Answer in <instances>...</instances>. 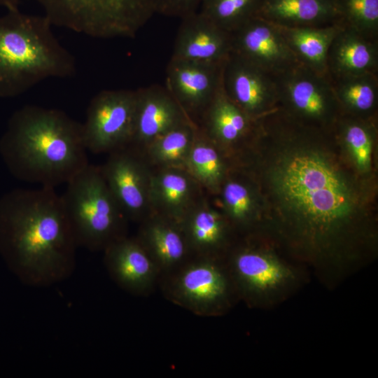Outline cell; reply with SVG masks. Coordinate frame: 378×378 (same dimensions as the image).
<instances>
[{
	"instance_id": "cell-1",
	"label": "cell",
	"mask_w": 378,
	"mask_h": 378,
	"mask_svg": "<svg viewBox=\"0 0 378 378\" xmlns=\"http://www.w3.org/2000/svg\"><path fill=\"white\" fill-rule=\"evenodd\" d=\"M242 170L257 190L260 223L313 260L352 258L375 237V192L332 129L278 108L257 120Z\"/></svg>"
},
{
	"instance_id": "cell-2",
	"label": "cell",
	"mask_w": 378,
	"mask_h": 378,
	"mask_svg": "<svg viewBox=\"0 0 378 378\" xmlns=\"http://www.w3.org/2000/svg\"><path fill=\"white\" fill-rule=\"evenodd\" d=\"M77 247L54 188L15 189L0 199V254L23 284L48 286L69 277Z\"/></svg>"
},
{
	"instance_id": "cell-3",
	"label": "cell",
	"mask_w": 378,
	"mask_h": 378,
	"mask_svg": "<svg viewBox=\"0 0 378 378\" xmlns=\"http://www.w3.org/2000/svg\"><path fill=\"white\" fill-rule=\"evenodd\" d=\"M82 123L64 111L26 105L10 118L0 153L17 178L54 188L88 163Z\"/></svg>"
},
{
	"instance_id": "cell-4",
	"label": "cell",
	"mask_w": 378,
	"mask_h": 378,
	"mask_svg": "<svg viewBox=\"0 0 378 378\" xmlns=\"http://www.w3.org/2000/svg\"><path fill=\"white\" fill-rule=\"evenodd\" d=\"M44 15L19 9L0 16V97H15L46 79L76 74V59Z\"/></svg>"
},
{
	"instance_id": "cell-5",
	"label": "cell",
	"mask_w": 378,
	"mask_h": 378,
	"mask_svg": "<svg viewBox=\"0 0 378 378\" xmlns=\"http://www.w3.org/2000/svg\"><path fill=\"white\" fill-rule=\"evenodd\" d=\"M66 184L60 197L78 246L104 251L127 236L128 219L111 192L99 166L88 164Z\"/></svg>"
},
{
	"instance_id": "cell-6",
	"label": "cell",
	"mask_w": 378,
	"mask_h": 378,
	"mask_svg": "<svg viewBox=\"0 0 378 378\" xmlns=\"http://www.w3.org/2000/svg\"><path fill=\"white\" fill-rule=\"evenodd\" d=\"M52 25L92 38H133L155 13L153 0H36Z\"/></svg>"
},
{
	"instance_id": "cell-7",
	"label": "cell",
	"mask_w": 378,
	"mask_h": 378,
	"mask_svg": "<svg viewBox=\"0 0 378 378\" xmlns=\"http://www.w3.org/2000/svg\"><path fill=\"white\" fill-rule=\"evenodd\" d=\"M158 286L172 303L203 317L225 314L239 298L225 256L194 255L162 275Z\"/></svg>"
},
{
	"instance_id": "cell-8",
	"label": "cell",
	"mask_w": 378,
	"mask_h": 378,
	"mask_svg": "<svg viewBox=\"0 0 378 378\" xmlns=\"http://www.w3.org/2000/svg\"><path fill=\"white\" fill-rule=\"evenodd\" d=\"M225 259L239 298L251 306L281 294L295 279L288 266L251 238L232 244Z\"/></svg>"
},
{
	"instance_id": "cell-9",
	"label": "cell",
	"mask_w": 378,
	"mask_h": 378,
	"mask_svg": "<svg viewBox=\"0 0 378 378\" xmlns=\"http://www.w3.org/2000/svg\"><path fill=\"white\" fill-rule=\"evenodd\" d=\"M274 77L281 109L303 123L333 127L342 111L328 75L299 64Z\"/></svg>"
},
{
	"instance_id": "cell-10",
	"label": "cell",
	"mask_w": 378,
	"mask_h": 378,
	"mask_svg": "<svg viewBox=\"0 0 378 378\" xmlns=\"http://www.w3.org/2000/svg\"><path fill=\"white\" fill-rule=\"evenodd\" d=\"M136 99V90H104L92 97L82 123L88 150L109 154L130 145Z\"/></svg>"
},
{
	"instance_id": "cell-11",
	"label": "cell",
	"mask_w": 378,
	"mask_h": 378,
	"mask_svg": "<svg viewBox=\"0 0 378 378\" xmlns=\"http://www.w3.org/2000/svg\"><path fill=\"white\" fill-rule=\"evenodd\" d=\"M99 167L128 220L140 223L153 213L150 201L152 169L141 153L127 146L109 153Z\"/></svg>"
},
{
	"instance_id": "cell-12",
	"label": "cell",
	"mask_w": 378,
	"mask_h": 378,
	"mask_svg": "<svg viewBox=\"0 0 378 378\" xmlns=\"http://www.w3.org/2000/svg\"><path fill=\"white\" fill-rule=\"evenodd\" d=\"M223 64L171 57L166 69V88L196 125L222 87Z\"/></svg>"
},
{
	"instance_id": "cell-13",
	"label": "cell",
	"mask_w": 378,
	"mask_h": 378,
	"mask_svg": "<svg viewBox=\"0 0 378 378\" xmlns=\"http://www.w3.org/2000/svg\"><path fill=\"white\" fill-rule=\"evenodd\" d=\"M222 85L228 98L255 120L279 108L275 77L233 52L223 64Z\"/></svg>"
},
{
	"instance_id": "cell-14",
	"label": "cell",
	"mask_w": 378,
	"mask_h": 378,
	"mask_svg": "<svg viewBox=\"0 0 378 378\" xmlns=\"http://www.w3.org/2000/svg\"><path fill=\"white\" fill-rule=\"evenodd\" d=\"M231 34L232 52L276 76L299 64L279 27L255 16Z\"/></svg>"
},
{
	"instance_id": "cell-15",
	"label": "cell",
	"mask_w": 378,
	"mask_h": 378,
	"mask_svg": "<svg viewBox=\"0 0 378 378\" xmlns=\"http://www.w3.org/2000/svg\"><path fill=\"white\" fill-rule=\"evenodd\" d=\"M103 251L110 276L126 292L147 296L159 285L160 272L136 237H121Z\"/></svg>"
},
{
	"instance_id": "cell-16",
	"label": "cell",
	"mask_w": 378,
	"mask_h": 378,
	"mask_svg": "<svg viewBox=\"0 0 378 378\" xmlns=\"http://www.w3.org/2000/svg\"><path fill=\"white\" fill-rule=\"evenodd\" d=\"M136 94L134 134L129 146L139 153L164 133L191 121L166 87L152 85L136 90Z\"/></svg>"
},
{
	"instance_id": "cell-17",
	"label": "cell",
	"mask_w": 378,
	"mask_h": 378,
	"mask_svg": "<svg viewBox=\"0 0 378 378\" xmlns=\"http://www.w3.org/2000/svg\"><path fill=\"white\" fill-rule=\"evenodd\" d=\"M172 57L223 64L232 52L231 34L200 12L181 19Z\"/></svg>"
},
{
	"instance_id": "cell-18",
	"label": "cell",
	"mask_w": 378,
	"mask_h": 378,
	"mask_svg": "<svg viewBox=\"0 0 378 378\" xmlns=\"http://www.w3.org/2000/svg\"><path fill=\"white\" fill-rule=\"evenodd\" d=\"M136 237L159 269L161 276L194 255L181 223L157 213H152L140 223Z\"/></svg>"
},
{
	"instance_id": "cell-19",
	"label": "cell",
	"mask_w": 378,
	"mask_h": 378,
	"mask_svg": "<svg viewBox=\"0 0 378 378\" xmlns=\"http://www.w3.org/2000/svg\"><path fill=\"white\" fill-rule=\"evenodd\" d=\"M180 223L193 255L224 257L232 244L234 228L223 211L211 206L204 197Z\"/></svg>"
},
{
	"instance_id": "cell-20",
	"label": "cell",
	"mask_w": 378,
	"mask_h": 378,
	"mask_svg": "<svg viewBox=\"0 0 378 378\" xmlns=\"http://www.w3.org/2000/svg\"><path fill=\"white\" fill-rule=\"evenodd\" d=\"M257 120L246 114L225 94L223 85L200 121L198 127L225 153L244 148L252 139Z\"/></svg>"
},
{
	"instance_id": "cell-21",
	"label": "cell",
	"mask_w": 378,
	"mask_h": 378,
	"mask_svg": "<svg viewBox=\"0 0 378 378\" xmlns=\"http://www.w3.org/2000/svg\"><path fill=\"white\" fill-rule=\"evenodd\" d=\"M202 188L184 169L152 170L150 201L153 213L181 222L203 197Z\"/></svg>"
},
{
	"instance_id": "cell-22",
	"label": "cell",
	"mask_w": 378,
	"mask_h": 378,
	"mask_svg": "<svg viewBox=\"0 0 378 378\" xmlns=\"http://www.w3.org/2000/svg\"><path fill=\"white\" fill-rule=\"evenodd\" d=\"M328 76L378 74V39L343 24L328 54Z\"/></svg>"
},
{
	"instance_id": "cell-23",
	"label": "cell",
	"mask_w": 378,
	"mask_h": 378,
	"mask_svg": "<svg viewBox=\"0 0 378 378\" xmlns=\"http://www.w3.org/2000/svg\"><path fill=\"white\" fill-rule=\"evenodd\" d=\"M256 16L281 27L342 23L337 0H262Z\"/></svg>"
},
{
	"instance_id": "cell-24",
	"label": "cell",
	"mask_w": 378,
	"mask_h": 378,
	"mask_svg": "<svg viewBox=\"0 0 378 378\" xmlns=\"http://www.w3.org/2000/svg\"><path fill=\"white\" fill-rule=\"evenodd\" d=\"M342 26V23H336L322 27H277L300 64L327 76L328 51Z\"/></svg>"
},
{
	"instance_id": "cell-25",
	"label": "cell",
	"mask_w": 378,
	"mask_h": 378,
	"mask_svg": "<svg viewBox=\"0 0 378 378\" xmlns=\"http://www.w3.org/2000/svg\"><path fill=\"white\" fill-rule=\"evenodd\" d=\"M239 172L240 176L229 173L218 195L222 211L234 230L248 231L260 223V206L252 181L243 171Z\"/></svg>"
},
{
	"instance_id": "cell-26",
	"label": "cell",
	"mask_w": 378,
	"mask_h": 378,
	"mask_svg": "<svg viewBox=\"0 0 378 378\" xmlns=\"http://www.w3.org/2000/svg\"><path fill=\"white\" fill-rule=\"evenodd\" d=\"M342 113L376 119L378 74L328 76Z\"/></svg>"
},
{
	"instance_id": "cell-27",
	"label": "cell",
	"mask_w": 378,
	"mask_h": 378,
	"mask_svg": "<svg viewBox=\"0 0 378 378\" xmlns=\"http://www.w3.org/2000/svg\"><path fill=\"white\" fill-rule=\"evenodd\" d=\"M224 153L198 127L185 169L214 195H218L230 172Z\"/></svg>"
},
{
	"instance_id": "cell-28",
	"label": "cell",
	"mask_w": 378,
	"mask_h": 378,
	"mask_svg": "<svg viewBox=\"0 0 378 378\" xmlns=\"http://www.w3.org/2000/svg\"><path fill=\"white\" fill-rule=\"evenodd\" d=\"M333 130L357 171L370 176L372 152L377 135L376 119L362 118L342 113Z\"/></svg>"
},
{
	"instance_id": "cell-29",
	"label": "cell",
	"mask_w": 378,
	"mask_h": 378,
	"mask_svg": "<svg viewBox=\"0 0 378 378\" xmlns=\"http://www.w3.org/2000/svg\"><path fill=\"white\" fill-rule=\"evenodd\" d=\"M197 128L193 122H186L153 141L141 153L155 168L185 169Z\"/></svg>"
},
{
	"instance_id": "cell-30",
	"label": "cell",
	"mask_w": 378,
	"mask_h": 378,
	"mask_svg": "<svg viewBox=\"0 0 378 378\" xmlns=\"http://www.w3.org/2000/svg\"><path fill=\"white\" fill-rule=\"evenodd\" d=\"M261 2L262 0H203L198 12L231 33L256 16Z\"/></svg>"
},
{
	"instance_id": "cell-31",
	"label": "cell",
	"mask_w": 378,
	"mask_h": 378,
	"mask_svg": "<svg viewBox=\"0 0 378 378\" xmlns=\"http://www.w3.org/2000/svg\"><path fill=\"white\" fill-rule=\"evenodd\" d=\"M342 23L378 39V0H337Z\"/></svg>"
},
{
	"instance_id": "cell-32",
	"label": "cell",
	"mask_w": 378,
	"mask_h": 378,
	"mask_svg": "<svg viewBox=\"0 0 378 378\" xmlns=\"http://www.w3.org/2000/svg\"><path fill=\"white\" fill-rule=\"evenodd\" d=\"M203 0H153L155 13L183 18L199 11Z\"/></svg>"
},
{
	"instance_id": "cell-33",
	"label": "cell",
	"mask_w": 378,
	"mask_h": 378,
	"mask_svg": "<svg viewBox=\"0 0 378 378\" xmlns=\"http://www.w3.org/2000/svg\"><path fill=\"white\" fill-rule=\"evenodd\" d=\"M22 0H0V6H3L8 10L19 9V6Z\"/></svg>"
}]
</instances>
